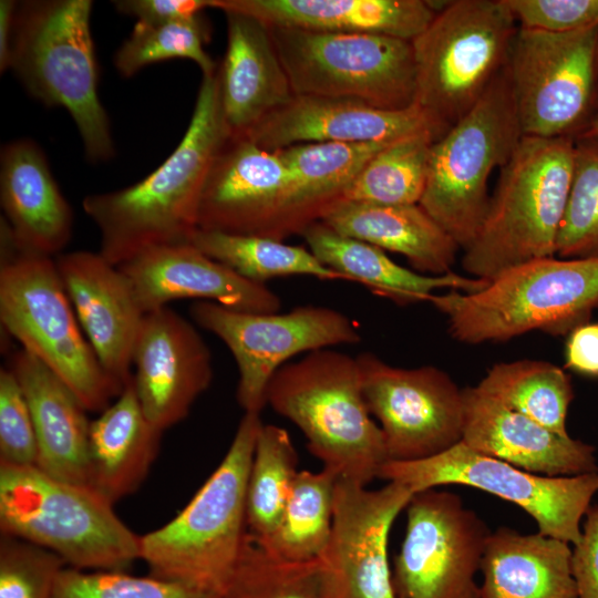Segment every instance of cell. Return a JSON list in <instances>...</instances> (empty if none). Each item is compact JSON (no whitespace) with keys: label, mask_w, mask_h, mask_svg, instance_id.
Wrapping results in <instances>:
<instances>
[{"label":"cell","mask_w":598,"mask_h":598,"mask_svg":"<svg viewBox=\"0 0 598 598\" xmlns=\"http://www.w3.org/2000/svg\"><path fill=\"white\" fill-rule=\"evenodd\" d=\"M337 480L338 475L326 467L316 473L299 471L275 530L264 540L250 536L281 561L320 559L330 538Z\"/></svg>","instance_id":"d6a6232c"},{"label":"cell","mask_w":598,"mask_h":598,"mask_svg":"<svg viewBox=\"0 0 598 598\" xmlns=\"http://www.w3.org/2000/svg\"><path fill=\"white\" fill-rule=\"evenodd\" d=\"M571 549L577 598H598V504L587 509L581 538Z\"/></svg>","instance_id":"f6af8a7d"},{"label":"cell","mask_w":598,"mask_h":598,"mask_svg":"<svg viewBox=\"0 0 598 598\" xmlns=\"http://www.w3.org/2000/svg\"><path fill=\"white\" fill-rule=\"evenodd\" d=\"M462 392V442L471 450L546 476L598 472L592 445L548 430L477 386Z\"/></svg>","instance_id":"603a6c76"},{"label":"cell","mask_w":598,"mask_h":598,"mask_svg":"<svg viewBox=\"0 0 598 598\" xmlns=\"http://www.w3.org/2000/svg\"><path fill=\"white\" fill-rule=\"evenodd\" d=\"M413 494L400 482L368 489L338 477L330 538L320 557L322 598H398L388 556L389 535Z\"/></svg>","instance_id":"e0dca14e"},{"label":"cell","mask_w":598,"mask_h":598,"mask_svg":"<svg viewBox=\"0 0 598 598\" xmlns=\"http://www.w3.org/2000/svg\"><path fill=\"white\" fill-rule=\"evenodd\" d=\"M571 555L560 539L499 527L486 543L478 598H577Z\"/></svg>","instance_id":"83f0119b"},{"label":"cell","mask_w":598,"mask_h":598,"mask_svg":"<svg viewBox=\"0 0 598 598\" xmlns=\"http://www.w3.org/2000/svg\"><path fill=\"white\" fill-rule=\"evenodd\" d=\"M78 321L107 377L123 390L133 378V353L145 317L134 288L100 252L54 258Z\"/></svg>","instance_id":"ffe728a7"},{"label":"cell","mask_w":598,"mask_h":598,"mask_svg":"<svg viewBox=\"0 0 598 598\" xmlns=\"http://www.w3.org/2000/svg\"><path fill=\"white\" fill-rule=\"evenodd\" d=\"M268 28L295 95L355 100L389 111L415 104L411 41L374 33Z\"/></svg>","instance_id":"8fae6325"},{"label":"cell","mask_w":598,"mask_h":598,"mask_svg":"<svg viewBox=\"0 0 598 598\" xmlns=\"http://www.w3.org/2000/svg\"><path fill=\"white\" fill-rule=\"evenodd\" d=\"M424 131L399 138L377 153L343 193L342 200L374 205L419 204L426 187L432 145Z\"/></svg>","instance_id":"d590c367"},{"label":"cell","mask_w":598,"mask_h":598,"mask_svg":"<svg viewBox=\"0 0 598 598\" xmlns=\"http://www.w3.org/2000/svg\"><path fill=\"white\" fill-rule=\"evenodd\" d=\"M0 203L1 225L17 251L51 258L62 254L72 237L73 213L33 140L2 146Z\"/></svg>","instance_id":"cb8c5ba5"},{"label":"cell","mask_w":598,"mask_h":598,"mask_svg":"<svg viewBox=\"0 0 598 598\" xmlns=\"http://www.w3.org/2000/svg\"><path fill=\"white\" fill-rule=\"evenodd\" d=\"M476 386L508 409L568 435L566 420L574 390L570 377L561 368L540 360L501 362Z\"/></svg>","instance_id":"836d02e7"},{"label":"cell","mask_w":598,"mask_h":598,"mask_svg":"<svg viewBox=\"0 0 598 598\" xmlns=\"http://www.w3.org/2000/svg\"><path fill=\"white\" fill-rule=\"evenodd\" d=\"M267 404L300 429L323 467L367 486L389 461L383 433L367 406L357 358L330 348L283 364Z\"/></svg>","instance_id":"5b68a950"},{"label":"cell","mask_w":598,"mask_h":598,"mask_svg":"<svg viewBox=\"0 0 598 598\" xmlns=\"http://www.w3.org/2000/svg\"><path fill=\"white\" fill-rule=\"evenodd\" d=\"M0 321L29 354L56 374L87 411L102 412L122 390L82 333L54 258L1 245Z\"/></svg>","instance_id":"ba28073f"},{"label":"cell","mask_w":598,"mask_h":598,"mask_svg":"<svg viewBox=\"0 0 598 598\" xmlns=\"http://www.w3.org/2000/svg\"><path fill=\"white\" fill-rule=\"evenodd\" d=\"M556 255L598 257V135L575 137L573 178Z\"/></svg>","instance_id":"ab89813d"},{"label":"cell","mask_w":598,"mask_h":598,"mask_svg":"<svg viewBox=\"0 0 598 598\" xmlns=\"http://www.w3.org/2000/svg\"><path fill=\"white\" fill-rule=\"evenodd\" d=\"M363 396L379 421L389 461L414 462L462 442L463 389L433 365L393 367L373 353L357 357Z\"/></svg>","instance_id":"2e32d148"},{"label":"cell","mask_w":598,"mask_h":598,"mask_svg":"<svg viewBox=\"0 0 598 598\" xmlns=\"http://www.w3.org/2000/svg\"><path fill=\"white\" fill-rule=\"evenodd\" d=\"M292 183L278 151L261 148L244 136H229L207 174L197 228L280 240Z\"/></svg>","instance_id":"ac0fdd59"},{"label":"cell","mask_w":598,"mask_h":598,"mask_svg":"<svg viewBox=\"0 0 598 598\" xmlns=\"http://www.w3.org/2000/svg\"><path fill=\"white\" fill-rule=\"evenodd\" d=\"M405 535L394 558L398 598H478L475 577L492 533L447 491L416 492L406 505Z\"/></svg>","instance_id":"9a60e30c"},{"label":"cell","mask_w":598,"mask_h":598,"mask_svg":"<svg viewBox=\"0 0 598 598\" xmlns=\"http://www.w3.org/2000/svg\"><path fill=\"white\" fill-rule=\"evenodd\" d=\"M217 598H322L320 559L278 560L248 533L237 567Z\"/></svg>","instance_id":"f35d334b"},{"label":"cell","mask_w":598,"mask_h":598,"mask_svg":"<svg viewBox=\"0 0 598 598\" xmlns=\"http://www.w3.org/2000/svg\"><path fill=\"white\" fill-rule=\"evenodd\" d=\"M566 367L580 374L598 377V323H584L568 334Z\"/></svg>","instance_id":"7dc6e473"},{"label":"cell","mask_w":598,"mask_h":598,"mask_svg":"<svg viewBox=\"0 0 598 598\" xmlns=\"http://www.w3.org/2000/svg\"><path fill=\"white\" fill-rule=\"evenodd\" d=\"M228 137L216 71L203 75L187 130L161 166L134 185L82 200L100 233L99 252L120 266L151 248L189 243L207 174Z\"/></svg>","instance_id":"6da1fadb"},{"label":"cell","mask_w":598,"mask_h":598,"mask_svg":"<svg viewBox=\"0 0 598 598\" xmlns=\"http://www.w3.org/2000/svg\"><path fill=\"white\" fill-rule=\"evenodd\" d=\"M430 302L462 343L507 341L529 331L569 334L598 308V257H543L515 265L474 292L451 290Z\"/></svg>","instance_id":"277c9868"},{"label":"cell","mask_w":598,"mask_h":598,"mask_svg":"<svg viewBox=\"0 0 598 598\" xmlns=\"http://www.w3.org/2000/svg\"><path fill=\"white\" fill-rule=\"evenodd\" d=\"M522 137L505 66L477 104L432 145L419 205L463 250L485 218L492 172L509 161Z\"/></svg>","instance_id":"30bf717a"},{"label":"cell","mask_w":598,"mask_h":598,"mask_svg":"<svg viewBox=\"0 0 598 598\" xmlns=\"http://www.w3.org/2000/svg\"><path fill=\"white\" fill-rule=\"evenodd\" d=\"M298 454L289 433L262 424L255 445L246 492V523L256 540L277 527L298 474Z\"/></svg>","instance_id":"8d00e7d4"},{"label":"cell","mask_w":598,"mask_h":598,"mask_svg":"<svg viewBox=\"0 0 598 598\" xmlns=\"http://www.w3.org/2000/svg\"><path fill=\"white\" fill-rule=\"evenodd\" d=\"M597 64H598V45H597Z\"/></svg>","instance_id":"f907efd6"},{"label":"cell","mask_w":598,"mask_h":598,"mask_svg":"<svg viewBox=\"0 0 598 598\" xmlns=\"http://www.w3.org/2000/svg\"><path fill=\"white\" fill-rule=\"evenodd\" d=\"M208 28L202 14L164 24L136 23L131 35L114 55V65L124 78H131L145 66L173 59H188L202 70L213 74L217 65L205 51Z\"/></svg>","instance_id":"74e56055"},{"label":"cell","mask_w":598,"mask_h":598,"mask_svg":"<svg viewBox=\"0 0 598 598\" xmlns=\"http://www.w3.org/2000/svg\"><path fill=\"white\" fill-rule=\"evenodd\" d=\"M260 414L245 413L220 464L167 524L140 536L152 576L219 594L248 535L246 492Z\"/></svg>","instance_id":"7a4b0ae2"},{"label":"cell","mask_w":598,"mask_h":598,"mask_svg":"<svg viewBox=\"0 0 598 598\" xmlns=\"http://www.w3.org/2000/svg\"><path fill=\"white\" fill-rule=\"evenodd\" d=\"M112 3L118 13L150 25L193 19L212 8L210 0H115Z\"/></svg>","instance_id":"bcb514c9"},{"label":"cell","mask_w":598,"mask_h":598,"mask_svg":"<svg viewBox=\"0 0 598 598\" xmlns=\"http://www.w3.org/2000/svg\"><path fill=\"white\" fill-rule=\"evenodd\" d=\"M212 8L251 16L269 27L358 32L413 41L431 23L424 0H210Z\"/></svg>","instance_id":"4316f807"},{"label":"cell","mask_w":598,"mask_h":598,"mask_svg":"<svg viewBox=\"0 0 598 598\" xmlns=\"http://www.w3.org/2000/svg\"><path fill=\"white\" fill-rule=\"evenodd\" d=\"M424 131L442 137L448 130L417 104L389 111L355 100L295 95L244 137L261 148L278 151L305 143L390 142Z\"/></svg>","instance_id":"44dd1931"},{"label":"cell","mask_w":598,"mask_h":598,"mask_svg":"<svg viewBox=\"0 0 598 598\" xmlns=\"http://www.w3.org/2000/svg\"><path fill=\"white\" fill-rule=\"evenodd\" d=\"M406 485L413 493L440 485L475 487L524 509L538 533L576 545L581 522L598 492V472L574 476L530 473L457 443L436 456L414 461H388L379 477Z\"/></svg>","instance_id":"7c38bea8"},{"label":"cell","mask_w":598,"mask_h":598,"mask_svg":"<svg viewBox=\"0 0 598 598\" xmlns=\"http://www.w3.org/2000/svg\"><path fill=\"white\" fill-rule=\"evenodd\" d=\"M523 29L566 33L598 23V0H504Z\"/></svg>","instance_id":"ee69618b"},{"label":"cell","mask_w":598,"mask_h":598,"mask_svg":"<svg viewBox=\"0 0 598 598\" xmlns=\"http://www.w3.org/2000/svg\"><path fill=\"white\" fill-rule=\"evenodd\" d=\"M224 13L227 45L217 68L219 103L229 136L237 137L287 104L295 94L268 25L248 14Z\"/></svg>","instance_id":"d4e9b609"},{"label":"cell","mask_w":598,"mask_h":598,"mask_svg":"<svg viewBox=\"0 0 598 598\" xmlns=\"http://www.w3.org/2000/svg\"><path fill=\"white\" fill-rule=\"evenodd\" d=\"M579 135H598V103L595 113L590 116L586 128Z\"/></svg>","instance_id":"681fc988"},{"label":"cell","mask_w":598,"mask_h":598,"mask_svg":"<svg viewBox=\"0 0 598 598\" xmlns=\"http://www.w3.org/2000/svg\"><path fill=\"white\" fill-rule=\"evenodd\" d=\"M92 8L91 0L18 2L9 70L31 96L70 113L85 156L101 163L114 156L115 146L97 94Z\"/></svg>","instance_id":"3957f363"},{"label":"cell","mask_w":598,"mask_h":598,"mask_svg":"<svg viewBox=\"0 0 598 598\" xmlns=\"http://www.w3.org/2000/svg\"><path fill=\"white\" fill-rule=\"evenodd\" d=\"M38 442L23 390L8 368L0 370V464L37 466Z\"/></svg>","instance_id":"7bdbcfd3"},{"label":"cell","mask_w":598,"mask_h":598,"mask_svg":"<svg viewBox=\"0 0 598 598\" xmlns=\"http://www.w3.org/2000/svg\"><path fill=\"white\" fill-rule=\"evenodd\" d=\"M65 565L42 546L1 534L0 598H52Z\"/></svg>","instance_id":"b9f144b4"},{"label":"cell","mask_w":598,"mask_h":598,"mask_svg":"<svg viewBox=\"0 0 598 598\" xmlns=\"http://www.w3.org/2000/svg\"><path fill=\"white\" fill-rule=\"evenodd\" d=\"M337 233L404 256L415 271L451 272L460 248L419 204L374 205L341 200L321 219Z\"/></svg>","instance_id":"f546056e"},{"label":"cell","mask_w":598,"mask_h":598,"mask_svg":"<svg viewBox=\"0 0 598 598\" xmlns=\"http://www.w3.org/2000/svg\"><path fill=\"white\" fill-rule=\"evenodd\" d=\"M574 150L575 137H522L501 168L478 234L464 250L466 272L491 280L515 265L556 255Z\"/></svg>","instance_id":"8992f818"},{"label":"cell","mask_w":598,"mask_h":598,"mask_svg":"<svg viewBox=\"0 0 598 598\" xmlns=\"http://www.w3.org/2000/svg\"><path fill=\"white\" fill-rule=\"evenodd\" d=\"M18 2L14 0L0 1V71L10 69L11 41Z\"/></svg>","instance_id":"c3c4849f"},{"label":"cell","mask_w":598,"mask_h":598,"mask_svg":"<svg viewBox=\"0 0 598 598\" xmlns=\"http://www.w3.org/2000/svg\"><path fill=\"white\" fill-rule=\"evenodd\" d=\"M218 594L152 575L64 567L52 598H217Z\"/></svg>","instance_id":"60d3db41"},{"label":"cell","mask_w":598,"mask_h":598,"mask_svg":"<svg viewBox=\"0 0 598 598\" xmlns=\"http://www.w3.org/2000/svg\"><path fill=\"white\" fill-rule=\"evenodd\" d=\"M301 236L323 266L398 305L430 301L433 291L443 288L474 292L489 281L452 271L441 276L412 271L394 262L381 248L343 236L321 220L308 226Z\"/></svg>","instance_id":"4dcf8cb0"},{"label":"cell","mask_w":598,"mask_h":598,"mask_svg":"<svg viewBox=\"0 0 598 598\" xmlns=\"http://www.w3.org/2000/svg\"><path fill=\"white\" fill-rule=\"evenodd\" d=\"M0 529L81 570L124 571L140 559V536L118 518L112 503L37 466L0 464Z\"/></svg>","instance_id":"52a82bcc"},{"label":"cell","mask_w":598,"mask_h":598,"mask_svg":"<svg viewBox=\"0 0 598 598\" xmlns=\"http://www.w3.org/2000/svg\"><path fill=\"white\" fill-rule=\"evenodd\" d=\"M392 142L305 143L278 150L293 177L279 239L301 235L321 220L364 165Z\"/></svg>","instance_id":"1f68e13d"},{"label":"cell","mask_w":598,"mask_h":598,"mask_svg":"<svg viewBox=\"0 0 598 598\" xmlns=\"http://www.w3.org/2000/svg\"><path fill=\"white\" fill-rule=\"evenodd\" d=\"M163 431L143 412L133 378L90 425L89 487L114 505L144 482Z\"/></svg>","instance_id":"f1b7e54d"},{"label":"cell","mask_w":598,"mask_h":598,"mask_svg":"<svg viewBox=\"0 0 598 598\" xmlns=\"http://www.w3.org/2000/svg\"><path fill=\"white\" fill-rule=\"evenodd\" d=\"M598 23L566 33L518 28L506 71L523 136L574 137L592 104Z\"/></svg>","instance_id":"4fadbf2b"},{"label":"cell","mask_w":598,"mask_h":598,"mask_svg":"<svg viewBox=\"0 0 598 598\" xmlns=\"http://www.w3.org/2000/svg\"><path fill=\"white\" fill-rule=\"evenodd\" d=\"M504 0H455L412 42L415 104L450 130L505 69L518 30Z\"/></svg>","instance_id":"9c48e42d"},{"label":"cell","mask_w":598,"mask_h":598,"mask_svg":"<svg viewBox=\"0 0 598 598\" xmlns=\"http://www.w3.org/2000/svg\"><path fill=\"white\" fill-rule=\"evenodd\" d=\"M9 368L31 411L37 467L53 478L89 487L87 410L56 374L23 349L12 353Z\"/></svg>","instance_id":"484cf974"},{"label":"cell","mask_w":598,"mask_h":598,"mask_svg":"<svg viewBox=\"0 0 598 598\" xmlns=\"http://www.w3.org/2000/svg\"><path fill=\"white\" fill-rule=\"evenodd\" d=\"M189 243L239 276L258 283L295 275L346 280L342 275L323 266L309 249L282 240L197 228Z\"/></svg>","instance_id":"e575fe53"},{"label":"cell","mask_w":598,"mask_h":598,"mask_svg":"<svg viewBox=\"0 0 598 598\" xmlns=\"http://www.w3.org/2000/svg\"><path fill=\"white\" fill-rule=\"evenodd\" d=\"M189 313L230 350L239 371L236 398L245 413L260 414L267 405L271 378L291 357L361 341L358 327L349 317L323 306L255 313L197 301Z\"/></svg>","instance_id":"5bb4252c"},{"label":"cell","mask_w":598,"mask_h":598,"mask_svg":"<svg viewBox=\"0 0 598 598\" xmlns=\"http://www.w3.org/2000/svg\"><path fill=\"white\" fill-rule=\"evenodd\" d=\"M147 313L181 299L212 301L229 309L275 313L278 295L206 256L190 243L151 248L118 266Z\"/></svg>","instance_id":"7402d4cb"},{"label":"cell","mask_w":598,"mask_h":598,"mask_svg":"<svg viewBox=\"0 0 598 598\" xmlns=\"http://www.w3.org/2000/svg\"><path fill=\"white\" fill-rule=\"evenodd\" d=\"M133 384L148 421H183L213 379L212 354L195 327L168 307L147 312L133 353Z\"/></svg>","instance_id":"d6986e66"}]
</instances>
